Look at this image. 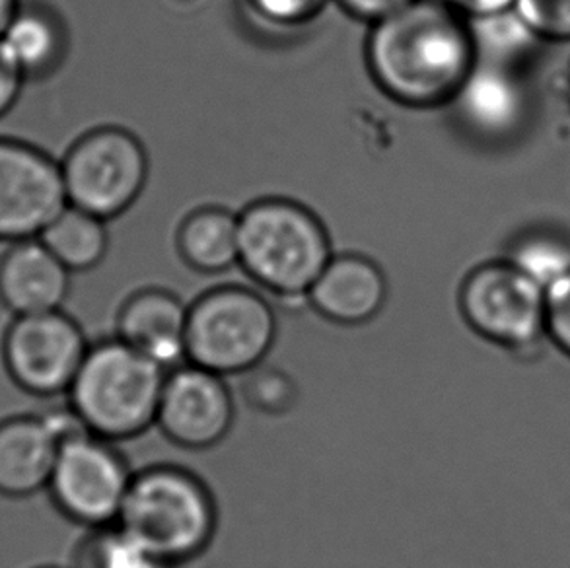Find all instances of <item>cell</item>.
I'll return each mask as SVG.
<instances>
[{
  "label": "cell",
  "mask_w": 570,
  "mask_h": 568,
  "mask_svg": "<svg viewBox=\"0 0 570 568\" xmlns=\"http://www.w3.org/2000/svg\"><path fill=\"white\" fill-rule=\"evenodd\" d=\"M366 62L393 101L429 109L452 104L478 57L465 16L446 0H411L372 22Z\"/></svg>",
  "instance_id": "obj_1"
},
{
  "label": "cell",
  "mask_w": 570,
  "mask_h": 568,
  "mask_svg": "<svg viewBox=\"0 0 570 568\" xmlns=\"http://www.w3.org/2000/svg\"><path fill=\"white\" fill-rule=\"evenodd\" d=\"M117 526L171 567H184L215 541V492L193 469L153 463L132 473Z\"/></svg>",
  "instance_id": "obj_2"
},
{
  "label": "cell",
  "mask_w": 570,
  "mask_h": 568,
  "mask_svg": "<svg viewBox=\"0 0 570 568\" xmlns=\"http://www.w3.org/2000/svg\"><path fill=\"white\" fill-rule=\"evenodd\" d=\"M238 265L263 291L306 300L332 262V242L312 210L294 200L265 199L238 215Z\"/></svg>",
  "instance_id": "obj_3"
},
{
  "label": "cell",
  "mask_w": 570,
  "mask_h": 568,
  "mask_svg": "<svg viewBox=\"0 0 570 568\" xmlns=\"http://www.w3.org/2000/svg\"><path fill=\"white\" fill-rule=\"evenodd\" d=\"M166 370L114 337L90 345L70 385V409L96 437L124 442L156 427Z\"/></svg>",
  "instance_id": "obj_4"
},
{
  "label": "cell",
  "mask_w": 570,
  "mask_h": 568,
  "mask_svg": "<svg viewBox=\"0 0 570 568\" xmlns=\"http://www.w3.org/2000/svg\"><path fill=\"white\" fill-rule=\"evenodd\" d=\"M275 307L263 294L226 284L203 292L187 310V362L220 376H246L277 343Z\"/></svg>",
  "instance_id": "obj_5"
},
{
  "label": "cell",
  "mask_w": 570,
  "mask_h": 568,
  "mask_svg": "<svg viewBox=\"0 0 570 568\" xmlns=\"http://www.w3.org/2000/svg\"><path fill=\"white\" fill-rule=\"evenodd\" d=\"M460 312L473 333L512 353L548 339V294L512 263H483L463 278Z\"/></svg>",
  "instance_id": "obj_6"
},
{
  "label": "cell",
  "mask_w": 570,
  "mask_h": 568,
  "mask_svg": "<svg viewBox=\"0 0 570 568\" xmlns=\"http://www.w3.org/2000/svg\"><path fill=\"white\" fill-rule=\"evenodd\" d=\"M61 172L69 205L106 221L125 213L145 189L147 150L132 133L100 127L70 146Z\"/></svg>",
  "instance_id": "obj_7"
},
{
  "label": "cell",
  "mask_w": 570,
  "mask_h": 568,
  "mask_svg": "<svg viewBox=\"0 0 570 568\" xmlns=\"http://www.w3.org/2000/svg\"><path fill=\"white\" fill-rule=\"evenodd\" d=\"M132 473L116 442L82 432L61 445L49 489L62 515L100 530L119 522Z\"/></svg>",
  "instance_id": "obj_8"
},
{
  "label": "cell",
  "mask_w": 570,
  "mask_h": 568,
  "mask_svg": "<svg viewBox=\"0 0 570 568\" xmlns=\"http://www.w3.org/2000/svg\"><path fill=\"white\" fill-rule=\"evenodd\" d=\"M67 205L61 161L28 140L0 137V244L39 238Z\"/></svg>",
  "instance_id": "obj_9"
},
{
  "label": "cell",
  "mask_w": 570,
  "mask_h": 568,
  "mask_svg": "<svg viewBox=\"0 0 570 568\" xmlns=\"http://www.w3.org/2000/svg\"><path fill=\"white\" fill-rule=\"evenodd\" d=\"M85 331L61 310L20 315L4 339L8 372L38 395L69 393L88 353Z\"/></svg>",
  "instance_id": "obj_10"
},
{
  "label": "cell",
  "mask_w": 570,
  "mask_h": 568,
  "mask_svg": "<svg viewBox=\"0 0 570 568\" xmlns=\"http://www.w3.org/2000/svg\"><path fill=\"white\" fill-rule=\"evenodd\" d=\"M234 421L236 401L226 378L191 362L166 372L156 429L171 444L205 452L226 440Z\"/></svg>",
  "instance_id": "obj_11"
},
{
  "label": "cell",
  "mask_w": 570,
  "mask_h": 568,
  "mask_svg": "<svg viewBox=\"0 0 570 568\" xmlns=\"http://www.w3.org/2000/svg\"><path fill=\"white\" fill-rule=\"evenodd\" d=\"M187 310L174 292H135L117 312L116 337L170 372L187 362Z\"/></svg>",
  "instance_id": "obj_12"
},
{
  "label": "cell",
  "mask_w": 570,
  "mask_h": 568,
  "mask_svg": "<svg viewBox=\"0 0 570 568\" xmlns=\"http://www.w3.org/2000/svg\"><path fill=\"white\" fill-rule=\"evenodd\" d=\"M450 106L479 139H509L528 117V92L518 70L475 62Z\"/></svg>",
  "instance_id": "obj_13"
},
{
  "label": "cell",
  "mask_w": 570,
  "mask_h": 568,
  "mask_svg": "<svg viewBox=\"0 0 570 568\" xmlns=\"http://www.w3.org/2000/svg\"><path fill=\"white\" fill-rule=\"evenodd\" d=\"M306 300L327 322L358 327L376 320L384 310L387 281L379 263L364 255H333Z\"/></svg>",
  "instance_id": "obj_14"
},
{
  "label": "cell",
  "mask_w": 570,
  "mask_h": 568,
  "mask_svg": "<svg viewBox=\"0 0 570 568\" xmlns=\"http://www.w3.org/2000/svg\"><path fill=\"white\" fill-rule=\"evenodd\" d=\"M70 291V271L39 238L7 247L0 257V302L20 315L61 310Z\"/></svg>",
  "instance_id": "obj_15"
},
{
  "label": "cell",
  "mask_w": 570,
  "mask_h": 568,
  "mask_svg": "<svg viewBox=\"0 0 570 568\" xmlns=\"http://www.w3.org/2000/svg\"><path fill=\"white\" fill-rule=\"evenodd\" d=\"M67 51V23L41 0H22L0 33V55L26 82L51 77L61 67Z\"/></svg>",
  "instance_id": "obj_16"
},
{
  "label": "cell",
  "mask_w": 570,
  "mask_h": 568,
  "mask_svg": "<svg viewBox=\"0 0 570 568\" xmlns=\"http://www.w3.org/2000/svg\"><path fill=\"white\" fill-rule=\"evenodd\" d=\"M61 442L46 417L0 424V494L28 497L49 487Z\"/></svg>",
  "instance_id": "obj_17"
},
{
  "label": "cell",
  "mask_w": 570,
  "mask_h": 568,
  "mask_svg": "<svg viewBox=\"0 0 570 568\" xmlns=\"http://www.w3.org/2000/svg\"><path fill=\"white\" fill-rule=\"evenodd\" d=\"M238 216L226 208H199L179 228V255L197 273L216 275L238 263Z\"/></svg>",
  "instance_id": "obj_18"
},
{
  "label": "cell",
  "mask_w": 570,
  "mask_h": 568,
  "mask_svg": "<svg viewBox=\"0 0 570 568\" xmlns=\"http://www.w3.org/2000/svg\"><path fill=\"white\" fill-rule=\"evenodd\" d=\"M39 242L70 273L94 270L108 252L106 221L67 205L41 232Z\"/></svg>",
  "instance_id": "obj_19"
},
{
  "label": "cell",
  "mask_w": 570,
  "mask_h": 568,
  "mask_svg": "<svg viewBox=\"0 0 570 568\" xmlns=\"http://www.w3.org/2000/svg\"><path fill=\"white\" fill-rule=\"evenodd\" d=\"M471 41L478 62H487L502 69L518 70L532 57L541 39L522 20L517 8L497 14L470 18Z\"/></svg>",
  "instance_id": "obj_20"
},
{
  "label": "cell",
  "mask_w": 570,
  "mask_h": 568,
  "mask_svg": "<svg viewBox=\"0 0 570 568\" xmlns=\"http://www.w3.org/2000/svg\"><path fill=\"white\" fill-rule=\"evenodd\" d=\"M507 262L548 292L570 273V239L559 232H525L510 246Z\"/></svg>",
  "instance_id": "obj_21"
},
{
  "label": "cell",
  "mask_w": 570,
  "mask_h": 568,
  "mask_svg": "<svg viewBox=\"0 0 570 568\" xmlns=\"http://www.w3.org/2000/svg\"><path fill=\"white\" fill-rule=\"evenodd\" d=\"M77 568H176L156 557L121 526L90 530L78 547Z\"/></svg>",
  "instance_id": "obj_22"
},
{
  "label": "cell",
  "mask_w": 570,
  "mask_h": 568,
  "mask_svg": "<svg viewBox=\"0 0 570 568\" xmlns=\"http://www.w3.org/2000/svg\"><path fill=\"white\" fill-rule=\"evenodd\" d=\"M244 398L249 408L263 415L281 417L296 408L298 385L291 374L277 366H262L247 372Z\"/></svg>",
  "instance_id": "obj_23"
},
{
  "label": "cell",
  "mask_w": 570,
  "mask_h": 568,
  "mask_svg": "<svg viewBox=\"0 0 570 568\" xmlns=\"http://www.w3.org/2000/svg\"><path fill=\"white\" fill-rule=\"evenodd\" d=\"M330 0H242L255 23L267 30L296 31L324 12Z\"/></svg>",
  "instance_id": "obj_24"
},
{
  "label": "cell",
  "mask_w": 570,
  "mask_h": 568,
  "mask_svg": "<svg viewBox=\"0 0 570 568\" xmlns=\"http://www.w3.org/2000/svg\"><path fill=\"white\" fill-rule=\"evenodd\" d=\"M514 8L541 41H570V0H517Z\"/></svg>",
  "instance_id": "obj_25"
},
{
  "label": "cell",
  "mask_w": 570,
  "mask_h": 568,
  "mask_svg": "<svg viewBox=\"0 0 570 568\" xmlns=\"http://www.w3.org/2000/svg\"><path fill=\"white\" fill-rule=\"evenodd\" d=\"M548 339L570 359V273L548 292Z\"/></svg>",
  "instance_id": "obj_26"
},
{
  "label": "cell",
  "mask_w": 570,
  "mask_h": 568,
  "mask_svg": "<svg viewBox=\"0 0 570 568\" xmlns=\"http://www.w3.org/2000/svg\"><path fill=\"white\" fill-rule=\"evenodd\" d=\"M26 85L10 62L0 55V119L7 117L22 96V88Z\"/></svg>",
  "instance_id": "obj_27"
},
{
  "label": "cell",
  "mask_w": 570,
  "mask_h": 568,
  "mask_svg": "<svg viewBox=\"0 0 570 568\" xmlns=\"http://www.w3.org/2000/svg\"><path fill=\"white\" fill-rule=\"evenodd\" d=\"M337 2L347 10L348 14L363 18L368 22H376L382 16L390 14L411 0H337Z\"/></svg>",
  "instance_id": "obj_28"
},
{
  "label": "cell",
  "mask_w": 570,
  "mask_h": 568,
  "mask_svg": "<svg viewBox=\"0 0 570 568\" xmlns=\"http://www.w3.org/2000/svg\"><path fill=\"white\" fill-rule=\"evenodd\" d=\"M450 7L455 8L460 14L470 18L497 14L502 10H510L517 4V0H446Z\"/></svg>",
  "instance_id": "obj_29"
},
{
  "label": "cell",
  "mask_w": 570,
  "mask_h": 568,
  "mask_svg": "<svg viewBox=\"0 0 570 568\" xmlns=\"http://www.w3.org/2000/svg\"><path fill=\"white\" fill-rule=\"evenodd\" d=\"M22 4V0H0V33L4 31L8 22L12 20V16L16 14L18 7Z\"/></svg>",
  "instance_id": "obj_30"
}]
</instances>
